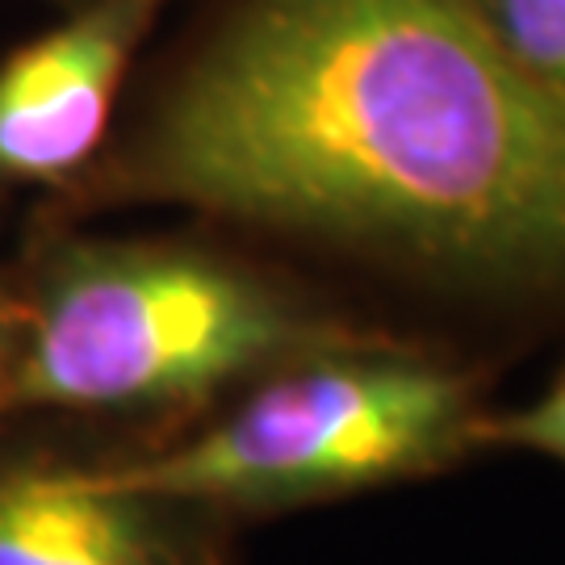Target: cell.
I'll return each instance as SVG.
<instances>
[{
  "instance_id": "6da1fadb",
  "label": "cell",
  "mask_w": 565,
  "mask_h": 565,
  "mask_svg": "<svg viewBox=\"0 0 565 565\" xmlns=\"http://www.w3.org/2000/svg\"><path fill=\"white\" fill-rule=\"evenodd\" d=\"M177 205L486 294H565V97L469 0H214L34 218Z\"/></svg>"
},
{
  "instance_id": "7a4b0ae2",
  "label": "cell",
  "mask_w": 565,
  "mask_h": 565,
  "mask_svg": "<svg viewBox=\"0 0 565 565\" xmlns=\"http://www.w3.org/2000/svg\"><path fill=\"white\" fill-rule=\"evenodd\" d=\"M25 302L13 415H193L369 327L281 268L205 235H102L34 218L13 268Z\"/></svg>"
},
{
  "instance_id": "3957f363",
  "label": "cell",
  "mask_w": 565,
  "mask_h": 565,
  "mask_svg": "<svg viewBox=\"0 0 565 565\" xmlns=\"http://www.w3.org/2000/svg\"><path fill=\"white\" fill-rule=\"evenodd\" d=\"M486 415L469 369L369 331L243 385L193 436L93 469L235 524L448 473Z\"/></svg>"
},
{
  "instance_id": "277c9868",
  "label": "cell",
  "mask_w": 565,
  "mask_h": 565,
  "mask_svg": "<svg viewBox=\"0 0 565 565\" xmlns=\"http://www.w3.org/2000/svg\"><path fill=\"white\" fill-rule=\"evenodd\" d=\"M168 0H84L0 60V198L81 181L105 151Z\"/></svg>"
},
{
  "instance_id": "5b68a950",
  "label": "cell",
  "mask_w": 565,
  "mask_h": 565,
  "mask_svg": "<svg viewBox=\"0 0 565 565\" xmlns=\"http://www.w3.org/2000/svg\"><path fill=\"white\" fill-rule=\"evenodd\" d=\"M231 527L93 461L0 465V565H231Z\"/></svg>"
},
{
  "instance_id": "8992f818",
  "label": "cell",
  "mask_w": 565,
  "mask_h": 565,
  "mask_svg": "<svg viewBox=\"0 0 565 565\" xmlns=\"http://www.w3.org/2000/svg\"><path fill=\"white\" fill-rule=\"evenodd\" d=\"M469 9L527 76L565 97V0H469Z\"/></svg>"
},
{
  "instance_id": "52a82bcc",
  "label": "cell",
  "mask_w": 565,
  "mask_h": 565,
  "mask_svg": "<svg viewBox=\"0 0 565 565\" xmlns=\"http://www.w3.org/2000/svg\"><path fill=\"white\" fill-rule=\"evenodd\" d=\"M482 448H515L565 465V373L536 403L503 415H486Z\"/></svg>"
},
{
  "instance_id": "ba28073f",
  "label": "cell",
  "mask_w": 565,
  "mask_h": 565,
  "mask_svg": "<svg viewBox=\"0 0 565 565\" xmlns=\"http://www.w3.org/2000/svg\"><path fill=\"white\" fill-rule=\"evenodd\" d=\"M21 335H25V302H21L18 277H13V268H0V394L18 364Z\"/></svg>"
},
{
  "instance_id": "9c48e42d",
  "label": "cell",
  "mask_w": 565,
  "mask_h": 565,
  "mask_svg": "<svg viewBox=\"0 0 565 565\" xmlns=\"http://www.w3.org/2000/svg\"><path fill=\"white\" fill-rule=\"evenodd\" d=\"M51 4H60V9H72V4H84V0H51Z\"/></svg>"
}]
</instances>
